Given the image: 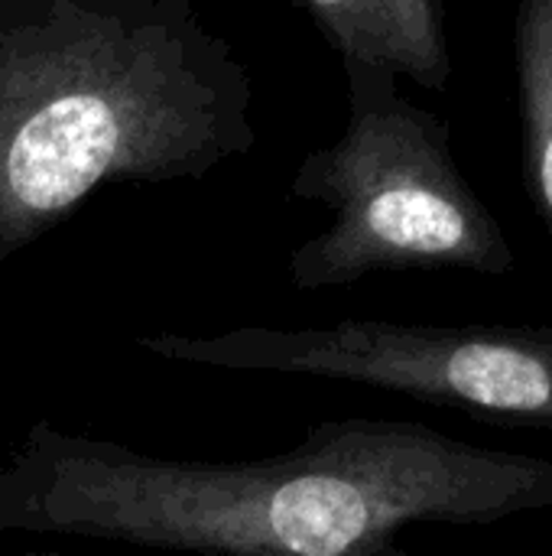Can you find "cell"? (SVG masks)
I'll return each instance as SVG.
<instances>
[{"label":"cell","instance_id":"cell-1","mask_svg":"<svg viewBox=\"0 0 552 556\" xmlns=\"http://www.w3.org/2000/svg\"><path fill=\"white\" fill-rule=\"evenodd\" d=\"M552 511V459L410 420H325L264 459H169L36 420L0 456V534L195 556H410L413 525Z\"/></svg>","mask_w":552,"mask_h":556},{"label":"cell","instance_id":"cell-2","mask_svg":"<svg viewBox=\"0 0 552 556\" xmlns=\"http://www.w3.org/2000/svg\"><path fill=\"white\" fill-rule=\"evenodd\" d=\"M251 101L192 0H0V270L101 186L251 153Z\"/></svg>","mask_w":552,"mask_h":556},{"label":"cell","instance_id":"cell-3","mask_svg":"<svg viewBox=\"0 0 552 556\" xmlns=\"http://www.w3.org/2000/svg\"><path fill=\"white\" fill-rule=\"evenodd\" d=\"M342 65L348 127L290 179V195L325 205L332 222L290 254V283L316 293L410 267L511 274L514 248L459 173L449 124L407 101L390 68Z\"/></svg>","mask_w":552,"mask_h":556},{"label":"cell","instance_id":"cell-4","mask_svg":"<svg viewBox=\"0 0 552 556\" xmlns=\"http://www.w3.org/2000/svg\"><path fill=\"white\" fill-rule=\"evenodd\" d=\"M140 352L198 368L325 378L552 430V329L508 323L338 319L140 336Z\"/></svg>","mask_w":552,"mask_h":556},{"label":"cell","instance_id":"cell-5","mask_svg":"<svg viewBox=\"0 0 552 556\" xmlns=\"http://www.w3.org/2000/svg\"><path fill=\"white\" fill-rule=\"evenodd\" d=\"M342 59L410 75L442 91L449 49L439 0H303Z\"/></svg>","mask_w":552,"mask_h":556},{"label":"cell","instance_id":"cell-6","mask_svg":"<svg viewBox=\"0 0 552 556\" xmlns=\"http://www.w3.org/2000/svg\"><path fill=\"white\" fill-rule=\"evenodd\" d=\"M514 55L524 114L527 189L552 238V0L517 3Z\"/></svg>","mask_w":552,"mask_h":556},{"label":"cell","instance_id":"cell-7","mask_svg":"<svg viewBox=\"0 0 552 556\" xmlns=\"http://www.w3.org/2000/svg\"><path fill=\"white\" fill-rule=\"evenodd\" d=\"M0 556H68V554H0Z\"/></svg>","mask_w":552,"mask_h":556}]
</instances>
